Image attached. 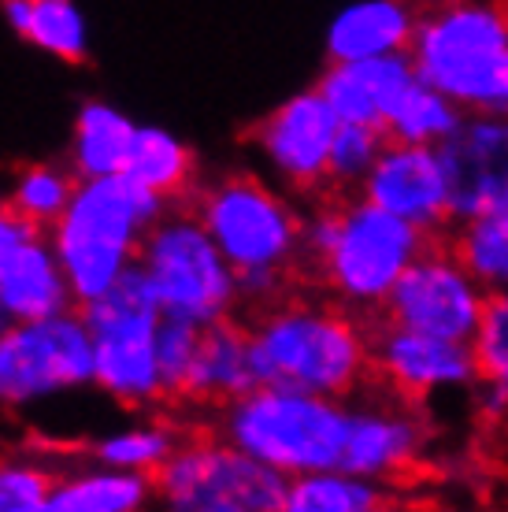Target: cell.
<instances>
[{
	"label": "cell",
	"mask_w": 508,
	"mask_h": 512,
	"mask_svg": "<svg viewBox=\"0 0 508 512\" xmlns=\"http://www.w3.org/2000/svg\"><path fill=\"white\" fill-rule=\"evenodd\" d=\"M449 245L457 249V256L486 290L508 286V208L453 223Z\"/></svg>",
	"instance_id": "484cf974"
},
{
	"label": "cell",
	"mask_w": 508,
	"mask_h": 512,
	"mask_svg": "<svg viewBox=\"0 0 508 512\" xmlns=\"http://www.w3.org/2000/svg\"><path fill=\"white\" fill-rule=\"evenodd\" d=\"M371 379L390 394L427 405L442 394L475 390L479 360L471 342L371 320Z\"/></svg>",
	"instance_id": "7c38bea8"
},
{
	"label": "cell",
	"mask_w": 508,
	"mask_h": 512,
	"mask_svg": "<svg viewBox=\"0 0 508 512\" xmlns=\"http://www.w3.org/2000/svg\"><path fill=\"white\" fill-rule=\"evenodd\" d=\"M431 438L434 431L423 416V405L382 390L379 401L353 409L342 468L401 487L423 468Z\"/></svg>",
	"instance_id": "9a60e30c"
},
{
	"label": "cell",
	"mask_w": 508,
	"mask_h": 512,
	"mask_svg": "<svg viewBox=\"0 0 508 512\" xmlns=\"http://www.w3.org/2000/svg\"><path fill=\"white\" fill-rule=\"evenodd\" d=\"M123 175H130V179L149 186V190L164 193L167 201H175L186 190H193L197 164H193L190 145L182 138H175L171 130L141 127L138 123V134H134Z\"/></svg>",
	"instance_id": "cb8c5ba5"
},
{
	"label": "cell",
	"mask_w": 508,
	"mask_h": 512,
	"mask_svg": "<svg viewBox=\"0 0 508 512\" xmlns=\"http://www.w3.org/2000/svg\"><path fill=\"white\" fill-rule=\"evenodd\" d=\"M78 308L93 334V386L123 409H149L153 401H164L156 364V327L164 320V305L149 271L130 264L101 297Z\"/></svg>",
	"instance_id": "8992f818"
},
{
	"label": "cell",
	"mask_w": 508,
	"mask_h": 512,
	"mask_svg": "<svg viewBox=\"0 0 508 512\" xmlns=\"http://www.w3.org/2000/svg\"><path fill=\"white\" fill-rule=\"evenodd\" d=\"M12 312H8V305H4V297H0V334L8 331V327H12Z\"/></svg>",
	"instance_id": "d590c367"
},
{
	"label": "cell",
	"mask_w": 508,
	"mask_h": 512,
	"mask_svg": "<svg viewBox=\"0 0 508 512\" xmlns=\"http://www.w3.org/2000/svg\"><path fill=\"white\" fill-rule=\"evenodd\" d=\"M260 386H293L308 394L353 397L371 379V320L338 301L282 297L249 323Z\"/></svg>",
	"instance_id": "7a4b0ae2"
},
{
	"label": "cell",
	"mask_w": 508,
	"mask_h": 512,
	"mask_svg": "<svg viewBox=\"0 0 508 512\" xmlns=\"http://www.w3.org/2000/svg\"><path fill=\"white\" fill-rule=\"evenodd\" d=\"M475 360H479V379L501 386L508 394V286L490 290L483 323L475 334Z\"/></svg>",
	"instance_id": "d6a6232c"
},
{
	"label": "cell",
	"mask_w": 508,
	"mask_h": 512,
	"mask_svg": "<svg viewBox=\"0 0 508 512\" xmlns=\"http://www.w3.org/2000/svg\"><path fill=\"white\" fill-rule=\"evenodd\" d=\"M353 409L345 397L293 386H253L219 409V435L282 475L334 468L345 457Z\"/></svg>",
	"instance_id": "5b68a950"
},
{
	"label": "cell",
	"mask_w": 508,
	"mask_h": 512,
	"mask_svg": "<svg viewBox=\"0 0 508 512\" xmlns=\"http://www.w3.org/2000/svg\"><path fill=\"white\" fill-rule=\"evenodd\" d=\"M178 446H182V438L167 423H127V427H115L97 438L89 446V461L156 475Z\"/></svg>",
	"instance_id": "4316f807"
},
{
	"label": "cell",
	"mask_w": 508,
	"mask_h": 512,
	"mask_svg": "<svg viewBox=\"0 0 508 512\" xmlns=\"http://www.w3.org/2000/svg\"><path fill=\"white\" fill-rule=\"evenodd\" d=\"M290 475L227 438H190L156 472V505L171 512H286Z\"/></svg>",
	"instance_id": "9c48e42d"
},
{
	"label": "cell",
	"mask_w": 508,
	"mask_h": 512,
	"mask_svg": "<svg viewBox=\"0 0 508 512\" xmlns=\"http://www.w3.org/2000/svg\"><path fill=\"white\" fill-rule=\"evenodd\" d=\"M397 494H401L397 483H382L334 464L293 475L286 490V512H386L401 505Z\"/></svg>",
	"instance_id": "7402d4cb"
},
{
	"label": "cell",
	"mask_w": 508,
	"mask_h": 512,
	"mask_svg": "<svg viewBox=\"0 0 508 512\" xmlns=\"http://www.w3.org/2000/svg\"><path fill=\"white\" fill-rule=\"evenodd\" d=\"M386 149V130L368 123H342L331 149V190L356 193Z\"/></svg>",
	"instance_id": "f546056e"
},
{
	"label": "cell",
	"mask_w": 508,
	"mask_h": 512,
	"mask_svg": "<svg viewBox=\"0 0 508 512\" xmlns=\"http://www.w3.org/2000/svg\"><path fill=\"white\" fill-rule=\"evenodd\" d=\"M34 234H41L38 223H30V219H26L23 212H15L8 201L0 205V260L12 253V249H19L23 242H30Z\"/></svg>",
	"instance_id": "836d02e7"
},
{
	"label": "cell",
	"mask_w": 508,
	"mask_h": 512,
	"mask_svg": "<svg viewBox=\"0 0 508 512\" xmlns=\"http://www.w3.org/2000/svg\"><path fill=\"white\" fill-rule=\"evenodd\" d=\"M423 82L449 93L464 112L508 116V4L431 0L408 45Z\"/></svg>",
	"instance_id": "277c9868"
},
{
	"label": "cell",
	"mask_w": 508,
	"mask_h": 512,
	"mask_svg": "<svg viewBox=\"0 0 508 512\" xmlns=\"http://www.w3.org/2000/svg\"><path fill=\"white\" fill-rule=\"evenodd\" d=\"M56 472L41 457L0 453V512H49Z\"/></svg>",
	"instance_id": "1f68e13d"
},
{
	"label": "cell",
	"mask_w": 508,
	"mask_h": 512,
	"mask_svg": "<svg viewBox=\"0 0 508 512\" xmlns=\"http://www.w3.org/2000/svg\"><path fill=\"white\" fill-rule=\"evenodd\" d=\"M342 119L334 116L327 97L301 90L271 108L253 130V145L267 171L293 193L331 190V149Z\"/></svg>",
	"instance_id": "4fadbf2b"
},
{
	"label": "cell",
	"mask_w": 508,
	"mask_h": 512,
	"mask_svg": "<svg viewBox=\"0 0 508 512\" xmlns=\"http://www.w3.org/2000/svg\"><path fill=\"white\" fill-rule=\"evenodd\" d=\"M0 8H4V19H8V26H12V34H19V38L26 41L38 0H0Z\"/></svg>",
	"instance_id": "e575fe53"
},
{
	"label": "cell",
	"mask_w": 508,
	"mask_h": 512,
	"mask_svg": "<svg viewBox=\"0 0 508 512\" xmlns=\"http://www.w3.org/2000/svg\"><path fill=\"white\" fill-rule=\"evenodd\" d=\"M138 123L108 101H86L71 127V171L78 179L123 175Z\"/></svg>",
	"instance_id": "603a6c76"
},
{
	"label": "cell",
	"mask_w": 508,
	"mask_h": 512,
	"mask_svg": "<svg viewBox=\"0 0 508 512\" xmlns=\"http://www.w3.org/2000/svg\"><path fill=\"white\" fill-rule=\"evenodd\" d=\"M0 297H4L15 323L45 320V316L78 308L67 271L45 231L34 234L30 242H23L0 260Z\"/></svg>",
	"instance_id": "d6986e66"
},
{
	"label": "cell",
	"mask_w": 508,
	"mask_h": 512,
	"mask_svg": "<svg viewBox=\"0 0 508 512\" xmlns=\"http://www.w3.org/2000/svg\"><path fill=\"white\" fill-rule=\"evenodd\" d=\"M0 205H4V201H0Z\"/></svg>",
	"instance_id": "8d00e7d4"
},
{
	"label": "cell",
	"mask_w": 508,
	"mask_h": 512,
	"mask_svg": "<svg viewBox=\"0 0 508 512\" xmlns=\"http://www.w3.org/2000/svg\"><path fill=\"white\" fill-rule=\"evenodd\" d=\"M149 505H156V475L97 461L56 472L49 494V512H141Z\"/></svg>",
	"instance_id": "44dd1931"
},
{
	"label": "cell",
	"mask_w": 508,
	"mask_h": 512,
	"mask_svg": "<svg viewBox=\"0 0 508 512\" xmlns=\"http://www.w3.org/2000/svg\"><path fill=\"white\" fill-rule=\"evenodd\" d=\"M201 334V323L164 312V320L156 327V364H160V383H164L167 397H186L193 360L201 349Z\"/></svg>",
	"instance_id": "4dcf8cb0"
},
{
	"label": "cell",
	"mask_w": 508,
	"mask_h": 512,
	"mask_svg": "<svg viewBox=\"0 0 508 512\" xmlns=\"http://www.w3.org/2000/svg\"><path fill=\"white\" fill-rule=\"evenodd\" d=\"M464 108H460L449 93H442L438 86L416 78L408 93L397 101L394 116L386 119V138L394 141H412V145H438L453 138L464 123Z\"/></svg>",
	"instance_id": "d4e9b609"
},
{
	"label": "cell",
	"mask_w": 508,
	"mask_h": 512,
	"mask_svg": "<svg viewBox=\"0 0 508 512\" xmlns=\"http://www.w3.org/2000/svg\"><path fill=\"white\" fill-rule=\"evenodd\" d=\"M93 386V334L82 308L19 320L0 334V412H23Z\"/></svg>",
	"instance_id": "30bf717a"
},
{
	"label": "cell",
	"mask_w": 508,
	"mask_h": 512,
	"mask_svg": "<svg viewBox=\"0 0 508 512\" xmlns=\"http://www.w3.org/2000/svg\"><path fill=\"white\" fill-rule=\"evenodd\" d=\"M138 264L149 271L160 305L171 316L208 327L242 305L238 271L193 208H167V216L145 234Z\"/></svg>",
	"instance_id": "ba28073f"
},
{
	"label": "cell",
	"mask_w": 508,
	"mask_h": 512,
	"mask_svg": "<svg viewBox=\"0 0 508 512\" xmlns=\"http://www.w3.org/2000/svg\"><path fill=\"white\" fill-rule=\"evenodd\" d=\"M256 383L253 368V342H249V323H238L234 316L219 323H208L201 334V349L193 360L186 397L201 405H227L234 397L249 394Z\"/></svg>",
	"instance_id": "ffe728a7"
},
{
	"label": "cell",
	"mask_w": 508,
	"mask_h": 512,
	"mask_svg": "<svg viewBox=\"0 0 508 512\" xmlns=\"http://www.w3.org/2000/svg\"><path fill=\"white\" fill-rule=\"evenodd\" d=\"M75 186H78L75 171H64V167L56 164H30L15 175L8 205L15 212H23L30 223H38L41 231H49L52 223L64 216V208L71 205Z\"/></svg>",
	"instance_id": "83f0119b"
},
{
	"label": "cell",
	"mask_w": 508,
	"mask_h": 512,
	"mask_svg": "<svg viewBox=\"0 0 508 512\" xmlns=\"http://www.w3.org/2000/svg\"><path fill=\"white\" fill-rule=\"evenodd\" d=\"M416 67L408 52L371 56V60H331L319 78V93L327 97L342 123H368L386 130L397 101L416 82Z\"/></svg>",
	"instance_id": "e0dca14e"
},
{
	"label": "cell",
	"mask_w": 508,
	"mask_h": 512,
	"mask_svg": "<svg viewBox=\"0 0 508 512\" xmlns=\"http://www.w3.org/2000/svg\"><path fill=\"white\" fill-rule=\"evenodd\" d=\"M167 208L171 201L164 193L141 186L130 175L78 179L71 205L45 231L78 305L101 297L130 264H138L145 234L167 216Z\"/></svg>",
	"instance_id": "3957f363"
},
{
	"label": "cell",
	"mask_w": 508,
	"mask_h": 512,
	"mask_svg": "<svg viewBox=\"0 0 508 512\" xmlns=\"http://www.w3.org/2000/svg\"><path fill=\"white\" fill-rule=\"evenodd\" d=\"M356 193L368 197L371 205L408 219L431 238H442L453 223V186L438 145L386 138V149Z\"/></svg>",
	"instance_id": "5bb4252c"
},
{
	"label": "cell",
	"mask_w": 508,
	"mask_h": 512,
	"mask_svg": "<svg viewBox=\"0 0 508 512\" xmlns=\"http://www.w3.org/2000/svg\"><path fill=\"white\" fill-rule=\"evenodd\" d=\"M442 156L453 186V223L508 208L505 112H468L457 134L442 145Z\"/></svg>",
	"instance_id": "2e32d148"
},
{
	"label": "cell",
	"mask_w": 508,
	"mask_h": 512,
	"mask_svg": "<svg viewBox=\"0 0 508 512\" xmlns=\"http://www.w3.org/2000/svg\"><path fill=\"white\" fill-rule=\"evenodd\" d=\"M26 41L64 64H82L89 56V26L75 0H38Z\"/></svg>",
	"instance_id": "f1b7e54d"
},
{
	"label": "cell",
	"mask_w": 508,
	"mask_h": 512,
	"mask_svg": "<svg viewBox=\"0 0 508 512\" xmlns=\"http://www.w3.org/2000/svg\"><path fill=\"white\" fill-rule=\"evenodd\" d=\"M420 23L416 0H349L327 23V60H371L408 52Z\"/></svg>",
	"instance_id": "ac0fdd59"
},
{
	"label": "cell",
	"mask_w": 508,
	"mask_h": 512,
	"mask_svg": "<svg viewBox=\"0 0 508 512\" xmlns=\"http://www.w3.org/2000/svg\"><path fill=\"white\" fill-rule=\"evenodd\" d=\"M486 301L490 290L471 275L449 238H431V245L397 279L379 320L453 342H475Z\"/></svg>",
	"instance_id": "8fae6325"
},
{
	"label": "cell",
	"mask_w": 508,
	"mask_h": 512,
	"mask_svg": "<svg viewBox=\"0 0 508 512\" xmlns=\"http://www.w3.org/2000/svg\"><path fill=\"white\" fill-rule=\"evenodd\" d=\"M427 245L431 234L360 193H338L305 216V260L319 286L364 320H379L397 279Z\"/></svg>",
	"instance_id": "6da1fadb"
},
{
	"label": "cell",
	"mask_w": 508,
	"mask_h": 512,
	"mask_svg": "<svg viewBox=\"0 0 508 512\" xmlns=\"http://www.w3.org/2000/svg\"><path fill=\"white\" fill-rule=\"evenodd\" d=\"M193 212L234 271H293L305 260V216L249 171H230L201 186Z\"/></svg>",
	"instance_id": "52a82bcc"
}]
</instances>
